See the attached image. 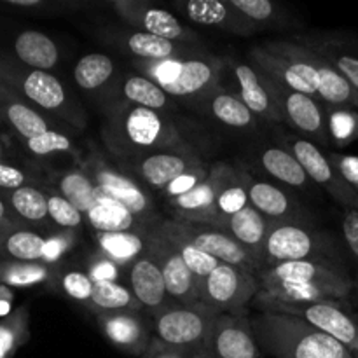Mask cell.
I'll return each instance as SVG.
<instances>
[{"label": "cell", "instance_id": "1", "mask_svg": "<svg viewBox=\"0 0 358 358\" xmlns=\"http://www.w3.org/2000/svg\"><path fill=\"white\" fill-rule=\"evenodd\" d=\"M103 133L108 147L129 159L185 145L170 115L124 100L108 110Z\"/></svg>", "mask_w": 358, "mask_h": 358}, {"label": "cell", "instance_id": "2", "mask_svg": "<svg viewBox=\"0 0 358 358\" xmlns=\"http://www.w3.org/2000/svg\"><path fill=\"white\" fill-rule=\"evenodd\" d=\"M250 324L259 348L275 358H355L338 339L297 317L259 313Z\"/></svg>", "mask_w": 358, "mask_h": 358}, {"label": "cell", "instance_id": "3", "mask_svg": "<svg viewBox=\"0 0 358 358\" xmlns=\"http://www.w3.org/2000/svg\"><path fill=\"white\" fill-rule=\"evenodd\" d=\"M140 76L156 83L168 96L205 101L219 87L222 62L215 56L142 62L133 59Z\"/></svg>", "mask_w": 358, "mask_h": 358}, {"label": "cell", "instance_id": "4", "mask_svg": "<svg viewBox=\"0 0 358 358\" xmlns=\"http://www.w3.org/2000/svg\"><path fill=\"white\" fill-rule=\"evenodd\" d=\"M262 48L285 59L306 84L311 96L318 98L322 103L329 107H353L358 110V94L352 84L317 52L294 41H269L262 44Z\"/></svg>", "mask_w": 358, "mask_h": 358}, {"label": "cell", "instance_id": "5", "mask_svg": "<svg viewBox=\"0 0 358 358\" xmlns=\"http://www.w3.org/2000/svg\"><path fill=\"white\" fill-rule=\"evenodd\" d=\"M213 317L217 315L201 304H171L152 317L154 336L184 358H212L206 350V336Z\"/></svg>", "mask_w": 358, "mask_h": 358}, {"label": "cell", "instance_id": "6", "mask_svg": "<svg viewBox=\"0 0 358 358\" xmlns=\"http://www.w3.org/2000/svg\"><path fill=\"white\" fill-rule=\"evenodd\" d=\"M261 292L255 273L220 262L201 280L199 304L213 315L247 317V308Z\"/></svg>", "mask_w": 358, "mask_h": 358}, {"label": "cell", "instance_id": "7", "mask_svg": "<svg viewBox=\"0 0 358 358\" xmlns=\"http://www.w3.org/2000/svg\"><path fill=\"white\" fill-rule=\"evenodd\" d=\"M252 308L261 313H282L308 322L318 331L338 339L358 358V320L343 308L341 301H322L310 304H280L255 296Z\"/></svg>", "mask_w": 358, "mask_h": 358}, {"label": "cell", "instance_id": "8", "mask_svg": "<svg viewBox=\"0 0 358 358\" xmlns=\"http://www.w3.org/2000/svg\"><path fill=\"white\" fill-rule=\"evenodd\" d=\"M79 168H83L90 175L91 180L94 182V185L100 189L105 198L121 203L124 208H128L133 215L143 220L147 226H154L156 222H159L154 215L152 201H150L149 194L143 191L142 185L126 173L119 171L117 168L108 164L96 152L80 161Z\"/></svg>", "mask_w": 358, "mask_h": 358}, {"label": "cell", "instance_id": "9", "mask_svg": "<svg viewBox=\"0 0 358 358\" xmlns=\"http://www.w3.org/2000/svg\"><path fill=\"white\" fill-rule=\"evenodd\" d=\"M0 76H3L7 84H13L28 101L37 105L38 108L59 115L79 128L84 126L83 114L70 103L63 84L49 72H42V70L20 72L16 66L0 63Z\"/></svg>", "mask_w": 358, "mask_h": 358}, {"label": "cell", "instance_id": "10", "mask_svg": "<svg viewBox=\"0 0 358 358\" xmlns=\"http://www.w3.org/2000/svg\"><path fill=\"white\" fill-rule=\"evenodd\" d=\"M145 245L147 252L159 264L170 299L182 306L199 304L201 280L189 269L173 241L159 229L157 222L150 226L145 233Z\"/></svg>", "mask_w": 358, "mask_h": 358}, {"label": "cell", "instance_id": "11", "mask_svg": "<svg viewBox=\"0 0 358 358\" xmlns=\"http://www.w3.org/2000/svg\"><path fill=\"white\" fill-rule=\"evenodd\" d=\"M287 147H289L287 150L292 152L294 157L301 163V166L304 168L310 180L324 187L345 208L358 210L357 192L343 180V177L338 173L327 154L322 152L310 140L297 138V136L287 140Z\"/></svg>", "mask_w": 358, "mask_h": 358}, {"label": "cell", "instance_id": "12", "mask_svg": "<svg viewBox=\"0 0 358 358\" xmlns=\"http://www.w3.org/2000/svg\"><path fill=\"white\" fill-rule=\"evenodd\" d=\"M325 259L317 234L299 222H273L264 245L266 266Z\"/></svg>", "mask_w": 358, "mask_h": 358}, {"label": "cell", "instance_id": "13", "mask_svg": "<svg viewBox=\"0 0 358 358\" xmlns=\"http://www.w3.org/2000/svg\"><path fill=\"white\" fill-rule=\"evenodd\" d=\"M259 287L268 289L282 283H331V285H355L345 268L325 259L313 261L282 262L275 266H264L257 273Z\"/></svg>", "mask_w": 358, "mask_h": 358}, {"label": "cell", "instance_id": "14", "mask_svg": "<svg viewBox=\"0 0 358 358\" xmlns=\"http://www.w3.org/2000/svg\"><path fill=\"white\" fill-rule=\"evenodd\" d=\"M206 350L212 358H259L261 348L250 318L240 315H217L210 324Z\"/></svg>", "mask_w": 358, "mask_h": 358}, {"label": "cell", "instance_id": "15", "mask_svg": "<svg viewBox=\"0 0 358 358\" xmlns=\"http://www.w3.org/2000/svg\"><path fill=\"white\" fill-rule=\"evenodd\" d=\"M110 7L124 23L140 28V31L180 44H191L196 41L194 31L184 27L173 14L159 7H152L140 0H114Z\"/></svg>", "mask_w": 358, "mask_h": 358}, {"label": "cell", "instance_id": "16", "mask_svg": "<svg viewBox=\"0 0 358 358\" xmlns=\"http://www.w3.org/2000/svg\"><path fill=\"white\" fill-rule=\"evenodd\" d=\"M177 224L182 233H184V236L198 250L205 252L210 257L217 259L220 262H226V264L243 268L247 271L255 273V275L264 268L261 262L255 261L254 255L236 238H233L224 229L212 226H194V224L180 222V220H177Z\"/></svg>", "mask_w": 358, "mask_h": 358}, {"label": "cell", "instance_id": "17", "mask_svg": "<svg viewBox=\"0 0 358 358\" xmlns=\"http://www.w3.org/2000/svg\"><path fill=\"white\" fill-rule=\"evenodd\" d=\"M198 164H203V159L187 145L159 150V152L145 154V156L131 159V168L135 170V173L149 187L159 192L164 191L184 171L191 170Z\"/></svg>", "mask_w": 358, "mask_h": 358}, {"label": "cell", "instance_id": "18", "mask_svg": "<svg viewBox=\"0 0 358 358\" xmlns=\"http://www.w3.org/2000/svg\"><path fill=\"white\" fill-rule=\"evenodd\" d=\"M233 70L240 84V98L250 108L252 114L268 121L283 122L278 84L254 63H234Z\"/></svg>", "mask_w": 358, "mask_h": 358}, {"label": "cell", "instance_id": "19", "mask_svg": "<svg viewBox=\"0 0 358 358\" xmlns=\"http://www.w3.org/2000/svg\"><path fill=\"white\" fill-rule=\"evenodd\" d=\"M278 93L283 121L289 122L292 128L303 131L304 135L313 136L315 140L327 145L331 142V136H329L325 103H322L318 98L289 90V87H283L280 84Z\"/></svg>", "mask_w": 358, "mask_h": 358}, {"label": "cell", "instance_id": "20", "mask_svg": "<svg viewBox=\"0 0 358 358\" xmlns=\"http://www.w3.org/2000/svg\"><path fill=\"white\" fill-rule=\"evenodd\" d=\"M98 325L105 338L121 352L140 358L149 348L154 336L150 334L140 311H114L96 315Z\"/></svg>", "mask_w": 358, "mask_h": 358}, {"label": "cell", "instance_id": "21", "mask_svg": "<svg viewBox=\"0 0 358 358\" xmlns=\"http://www.w3.org/2000/svg\"><path fill=\"white\" fill-rule=\"evenodd\" d=\"M210 175L215 184V208L219 217L215 227H220L224 220L250 205L252 178L247 171L227 163L212 164Z\"/></svg>", "mask_w": 358, "mask_h": 358}, {"label": "cell", "instance_id": "22", "mask_svg": "<svg viewBox=\"0 0 358 358\" xmlns=\"http://www.w3.org/2000/svg\"><path fill=\"white\" fill-rule=\"evenodd\" d=\"M175 7L187 20L205 27H215L241 37H248L257 31V28L231 3V0H187L177 2Z\"/></svg>", "mask_w": 358, "mask_h": 358}, {"label": "cell", "instance_id": "23", "mask_svg": "<svg viewBox=\"0 0 358 358\" xmlns=\"http://www.w3.org/2000/svg\"><path fill=\"white\" fill-rule=\"evenodd\" d=\"M331 63L358 94V42L339 34H317L292 38Z\"/></svg>", "mask_w": 358, "mask_h": 358}, {"label": "cell", "instance_id": "24", "mask_svg": "<svg viewBox=\"0 0 358 358\" xmlns=\"http://www.w3.org/2000/svg\"><path fill=\"white\" fill-rule=\"evenodd\" d=\"M128 283L133 296L138 299L143 310L152 313V317L171 306L159 264L147 250L128 269Z\"/></svg>", "mask_w": 358, "mask_h": 358}, {"label": "cell", "instance_id": "25", "mask_svg": "<svg viewBox=\"0 0 358 358\" xmlns=\"http://www.w3.org/2000/svg\"><path fill=\"white\" fill-rule=\"evenodd\" d=\"M271 220L262 215L257 208L252 205L245 206L236 215L229 217L222 222L219 229H224L231 236L236 238L252 255L255 261L266 266L264 261V245L268 240L269 229H271Z\"/></svg>", "mask_w": 358, "mask_h": 358}, {"label": "cell", "instance_id": "26", "mask_svg": "<svg viewBox=\"0 0 358 358\" xmlns=\"http://www.w3.org/2000/svg\"><path fill=\"white\" fill-rule=\"evenodd\" d=\"M355 285L331 283H282L262 289L257 296L280 304H310L322 301H341L352 294Z\"/></svg>", "mask_w": 358, "mask_h": 358}, {"label": "cell", "instance_id": "27", "mask_svg": "<svg viewBox=\"0 0 358 358\" xmlns=\"http://www.w3.org/2000/svg\"><path fill=\"white\" fill-rule=\"evenodd\" d=\"M168 203L175 220L194 224V226H217L219 217H217L215 184L212 175H208V178L191 192L170 199Z\"/></svg>", "mask_w": 358, "mask_h": 358}, {"label": "cell", "instance_id": "28", "mask_svg": "<svg viewBox=\"0 0 358 358\" xmlns=\"http://www.w3.org/2000/svg\"><path fill=\"white\" fill-rule=\"evenodd\" d=\"M110 41L124 48L126 51L135 59H142V62H163V59H175V58H185L184 44L173 41H166V38L156 37V35L145 34V31H117V34L110 35Z\"/></svg>", "mask_w": 358, "mask_h": 358}, {"label": "cell", "instance_id": "29", "mask_svg": "<svg viewBox=\"0 0 358 358\" xmlns=\"http://www.w3.org/2000/svg\"><path fill=\"white\" fill-rule=\"evenodd\" d=\"M0 115L23 140H30L51 129L48 119L21 101L9 86L0 87Z\"/></svg>", "mask_w": 358, "mask_h": 358}, {"label": "cell", "instance_id": "30", "mask_svg": "<svg viewBox=\"0 0 358 358\" xmlns=\"http://www.w3.org/2000/svg\"><path fill=\"white\" fill-rule=\"evenodd\" d=\"M250 205L271 222H297L303 217L299 205L283 189L264 180H252Z\"/></svg>", "mask_w": 358, "mask_h": 358}, {"label": "cell", "instance_id": "31", "mask_svg": "<svg viewBox=\"0 0 358 358\" xmlns=\"http://www.w3.org/2000/svg\"><path fill=\"white\" fill-rule=\"evenodd\" d=\"M100 191V189H98ZM86 222L96 233H140L145 234L150 226L133 215L128 208L117 201L105 198L100 192V201L86 213Z\"/></svg>", "mask_w": 358, "mask_h": 358}, {"label": "cell", "instance_id": "32", "mask_svg": "<svg viewBox=\"0 0 358 358\" xmlns=\"http://www.w3.org/2000/svg\"><path fill=\"white\" fill-rule=\"evenodd\" d=\"M14 56L31 70L55 69L59 62L58 44L45 34L37 30H24L14 38Z\"/></svg>", "mask_w": 358, "mask_h": 358}, {"label": "cell", "instance_id": "33", "mask_svg": "<svg viewBox=\"0 0 358 358\" xmlns=\"http://www.w3.org/2000/svg\"><path fill=\"white\" fill-rule=\"evenodd\" d=\"M94 243L98 254L114 261L124 271H128L133 262L147 250L145 234L140 233H96Z\"/></svg>", "mask_w": 358, "mask_h": 358}, {"label": "cell", "instance_id": "34", "mask_svg": "<svg viewBox=\"0 0 358 358\" xmlns=\"http://www.w3.org/2000/svg\"><path fill=\"white\" fill-rule=\"evenodd\" d=\"M205 101L210 114L222 124L236 129H252L257 124V117L243 103L240 94L229 93L219 86Z\"/></svg>", "mask_w": 358, "mask_h": 358}, {"label": "cell", "instance_id": "35", "mask_svg": "<svg viewBox=\"0 0 358 358\" xmlns=\"http://www.w3.org/2000/svg\"><path fill=\"white\" fill-rule=\"evenodd\" d=\"M45 248V238L27 227L0 233V254L7 261L17 262H42Z\"/></svg>", "mask_w": 358, "mask_h": 358}, {"label": "cell", "instance_id": "36", "mask_svg": "<svg viewBox=\"0 0 358 358\" xmlns=\"http://www.w3.org/2000/svg\"><path fill=\"white\" fill-rule=\"evenodd\" d=\"M6 203L21 222H31L35 226H48L51 222L48 212V192L34 185L9 191Z\"/></svg>", "mask_w": 358, "mask_h": 358}, {"label": "cell", "instance_id": "37", "mask_svg": "<svg viewBox=\"0 0 358 358\" xmlns=\"http://www.w3.org/2000/svg\"><path fill=\"white\" fill-rule=\"evenodd\" d=\"M58 192L86 215L100 201V191L83 168H72L58 178Z\"/></svg>", "mask_w": 358, "mask_h": 358}, {"label": "cell", "instance_id": "38", "mask_svg": "<svg viewBox=\"0 0 358 358\" xmlns=\"http://www.w3.org/2000/svg\"><path fill=\"white\" fill-rule=\"evenodd\" d=\"M93 313H114V311H142L143 306L138 303L129 287L115 282L94 283L93 296L86 304Z\"/></svg>", "mask_w": 358, "mask_h": 358}, {"label": "cell", "instance_id": "39", "mask_svg": "<svg viewBox=\"0 0 358 358\" xmlns=\"http://www.w3.org/2000/svg\"><path fill=\"white\" fill-rule=\"evenodd\" d=\"M261 164L273 178L292 187H304L310 182L304 168L292 152L282 147H268L261 152Z\"/></svg>", "mask_w": 358, "mask_h": 358}, {"label": "cell", "instance_id": "40", "mask_svg": "<svg viewBox=\"0 0 358 358\" xmlns=\"http://www.w3.org/2000/svg\"><path fill=\"white\" fill-rule=\"evenodd\" d=\"M157 226H159V229L163 231V233L166 234L171 241H173V245L177 247V250L180 252L182 259L185 261V264L189 266V269H191V271L194 273L199 280L206 278V276H208L210 273H212L213 269L220 264V261L210 257V255L205 254V252L198 250V248H196L194 245H192L191 241L184 236V233L180 231V227H178L177 220L175 219L159 220V222H157Z\"/></svg>", "mask_w": 358, "mask_h": 358}, {"label": "cell", "instance_id": "41", "mask_svg": "<svg viewBox=\"0 0 358 358\" xmlns=\"http://www.w3.org/2000/svg\"><path fill=\"white\" fill-rule=\"evenodd\" d=\"M122 100L150 110L163 112L171 108V96H168L156 83L143 76L126 77L121 86Z\"/></svg>", "mask_w": 358, "mask_h": 358}, {"label": "cell", "instance_id": "42", "mask_svg": "<svg viewBox=\"0 0 358 358\" xmlns=\"http://www.w3.org/2000/svg\"><path fill=\"white\" fill-rule=\"evenodd\" d=\"M114 72L115 65L110 56L103 52H90L77 62L73 69V79L80 90L94 93L110 80Z\"/></svg>", "mask_w": 358, "mask_h": 358}, {"label": "cell", "instance_id": "43", "mask_svg": "<svg viewBox=\"0 0 358 358\" xmlns=\"http://www.w3.org/2000/svg\"><path fill=\"white\" fill-rule=\"evenodd\" d=\"M51 278V268L44 262L0 261V285L31 287Z\"/></svg>", "mask_w": 358, "mask_h": 358}, {"label": "cell", "instance_id": "44", "mask_svg": "<svg viewBox=\"0 0 358 358\" xmlns=\"http://www.w3.org/2000/svg\"><path fill=\"white\" fill-rule=\"evenodd\" d=\"M327 114V128L331 142L338 147H346L358 138V110L353 107H329L325 105Z\"/></svg>", "mask_w": 358, "mask_h": 358}, {"label": "cell", "instance_id": "45", "mask_svg": "<svg viewBox=\"0 0 358 358\" xmlns=\"http://www.w3.org/2000/svg\"><path fill=\"white\" fill-rule=\"evenodd\" d=\"M28 339V313L17 310L0 324V358H10Z\"/></svg>", "mask_w": 358, "mask_h": 358}, {"label": "cell", "instance_id": "46", "mask_svg": "<svg viewBox=\"0 0 358 358\" xmlns=\"http://www.w3.org/2000/svg\"><path fill=\"white\" fill-rule=\"evenodd\" d=\"M48 212L51 222L62 229L72 231L86 222V215L79 212L69 199L63 198L58 191L48 192Z\"/></svg>", "mask_w": 358, "mask_h": 358}, {"label": "cell", "instance_id": "47", "mask_svg": "<svg viewBox=\"0 0 358 358\" xmlns=\"http://www.w3.org/2000/svg\"><path fill=\"white\" fill-rule=\"evenodd\" d=\"M234 7L254 24L255 28H264L276 24L282 20V14L276 3L269 0H231Z\"/></svg>", "mask_w": 358, "mask_h": 358}, {"label": "cell", "instance_id": "48", "mask_svg": "<svg viewBox=\"0 0 358 358\" xmlns=\"http://www.w3.org/2000/svg\"><path fill=\"white\" fill-rule=\"evenodd\" d=\"M24 145L30 150L34 156L44 157L52 156V154H73L77 156V150L73 149L72 140L63 133L56 131V129H49V131L42 133V135L34 136L30 140H24Z\"/></svg>", "mask_w": 358, "mask_h": 358}, {"label": "cell", "instance_id": "49", "mask_svg": "<svg viewBox=\"0 0 358 358\" xmlns=\"http://www.w3.org/2000/svg\"><path fill=\"white\" fill-rule=\"evenodd\" d=\"M208 175H210V168L206 166L205 163L198 164V166L184 171L180 177L175 178V180L171 182L164 191H161V194H163L168 201L173 198H178V196L187 194V192H191L192 189L198 187L199 184H203V182L208 178Z\"/></svg>", "mask_w": 358, "mask_h": 358}, {"label": "cell", "instance_id": "50", "mask_svg": "<svg viewBox=\"0 0 358 358\" xmlns=\"http://www.w3.org/2000/svg\"><path fill=\"white\" fill-rule=\"evenodd\" d=\"M62 289L70 299L86 306L94 290V282L86 271H69L62 276Z\"/></svg>", "mask_w": 358, "mask_h": 358}, {"label": "cell", "instance_id": "51", "mask_svg": "<svg viewBox=\"0 0 358 358\" xmlns=\"http://www.w3.org/2000/svg\"><path fill=\"white\" fill-rule=\"evenodd\" d=\"M73 243H76V233H73V231L62 229L58 231V233L51 234L49 238H45V248L42 262L48 266L56 264V262L72 248Z\"/></svg>", "mask_w": 358, "mask_h": 358}, {"label": "cell", "instance_id": "52", "mask_svg": "<svg viewBox=\"0 0 358 358\" xmlns=\"http://www.w3.org/2000/svg\"><path fill=\"white\" fill-rule=\"evenodd\" d=\"M124 271L122 268H119L114 261H110L108 257L101 254H94L93 257L87 262L86 273L90 275V278L93 280L94 283L100 282H115L119 283V278H121V273Z\"/></svg>", "mask_w": 358, "mask_h": 358}, {"label": "cell", "instance_id": "53", "mask_svg": "<svg viewBox=\"0 0 358 358\" xmlns=\"http://www.w3.org/2000/svg\"><path fill=\"white\" fill-rule=\"evenodd\" d=\"M331 163L341 175L343 180L357 192L358 196V156H350V154H327Z\"/></svg>", "mask_w": 358, "mask_h": 358}, {"label": "cell", "instance_id": "54", "mask_svg": "<svg viewBox=\"0 0 358 358\" xmlns=\"http://www.w3.org/2000/svg\"><path fill=\"white\" fill-rule=\"evenodd\" d=\"M24 185H28V175L21 168L0 161V189L9 192Z\"/></svg>", "mask_w": 358, "mask_h": 358}, {"label": "cell", "instance_id": "55", "mask_svg": "<svg viewBox=\"0 0 358 358\" xmlns=\"http://www.w3.org/2000/svg\"><path fill=\"white\" fill-rule=\"evenodd\" d=\"M341 226L346 245L358 261V210H348L343 217Z\"/></svg>", "mask_w": 358, "mask_h": 358}, {"label": "cell", "instance_id": "56", "mask_svg": "<svg viewBox=\"0 0 358 358\" xmlns=\"http://www.w3.org/2000/svg\"><path fill=\"white\" fill-rule=\"evenodd\" d=\"M140 358H184V357H182L177 350L168 346L166 343H163L161 339H157L156 336H154L149 348L145 350V353H143Z\"/></svg>", "mask_w": 358, "mask_h": 358}, {"label": "cell", "instance_id": "57", "mask_svg": "<svg viewBox=\"0 0 358 358\" xmlns=\"http://www.w3.org/2000/svg\"><path fill=\"white\" fill-rule=\"evenodd\" d=\"M14 227H24V224L14 215L13 210L9 208V205L0 198V233L14 229Z\"/></svg>", "mask_w": 358, "mask_h": 358}, {"label": "cell", "instance_id": "58", "mask_svg": "<svg viewBox=\"0 0 358 358\" xmlns=\"http://www.w3.org/2000/svg\"><path fill=\"white\" fill-rule=\"evenodd\" d=\"M3 6L14 7V9H23V10H31V13H38V10H44L51 7V3L45 2V0H3Z\"/></svg>", "mask_w": 358, "mask_h": 358}, {"label": "cell", "instance_id": "59", "mask_svg": "<svg viewBox=\"0 0 358 358\" xmlns=\"http://www.w3.org/2000/svg\"><path fill=\"white\" fill-rule=\"evenodd\" d=\"M0 87H2V84H0Z\"/></svg>", "mask_w": 358, "mask_h": 358}]
</instances>
